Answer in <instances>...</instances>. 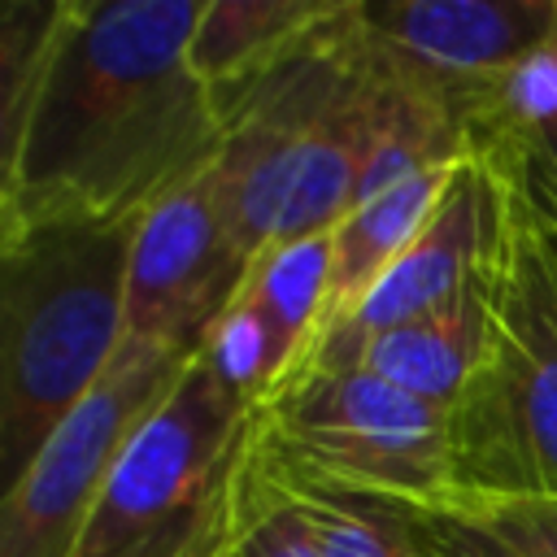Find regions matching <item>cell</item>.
Returning <instances> with one entry per match:
<instances>
[{"mask_svg":"<svg viewBox=\"0 0 557 557\" xmlns=\"http://www.w3.org/2000/svg\"><path fill=\"white\" fill-rule=\"evenodd\" d=\"M205 0H65L30 91L0 109V235L144 218L209 170L213 91L187 48Z\"/></svg>","mask_w":557,"mask_h":557,"instance_id":"cell-1","label":"cell"},{"mask_svg":"<svg viewBox=\"0 0 557 557\" xmlns=\"http://www.w3.org/2000/svg\"><path fill=\"white\" fill-rule=\"evenodd\" d=\"M139 218L0 235V487L9 492L65 413L104 379L126 331Z\"/></svg>","mask_w":557,"mask_h":557,"instance_id":"cell-2","label":"cell"},{"mask_svg":"<svg viewBox=\"0 0 557 557\" xmlns=\"http://www.w3.org/2000/svg\"><path fill=\"white\" fill-rule=\"evenodd\" d=\"M500 170L505 205L483 257L487 361L453 409L457 505L557 496V257L531 196Z\"/></svg>","mask_w":557,"mask_h":557,"instance_id":"cell-3","label":"cell"},{"mask_svg":"<svg viewBox=\"0 0 557 557\" xmlns=\"http://www.w3.org/2000/svg\"><path fill=\"white\" fill-rule=\"evenodd\" d=\"M257 431L261 405L205 348L191 352L122 448L70 557H200L226 548Z\"/></svg>","mask_w":557,"mask_h":557,"instance_id":"cell-4","label":"cell"},{"mask_svg":"<svg viewBox=\"0 0 557 557\" xmlns=\"http://www.w3.org/2000/svg\"><path fill=\"white\" fill-rule=\"evenodd\" d=\"M261 440L292 466L352 492L409 505H457L453 413L344 366L305 370L261 405Z\"/></svg>","mask_w":557,"mask_h":557,"instance_id":"cell-5","label":"cell"},{"mask_svg":"<svg viewBox=\"0 0 557 557\" xmlns=\"http://www.w3.org/2000/svg\"><path fill=\"white\" fill-rule=\"evenodd\" d=\"M187 352L122 339L104 379L44 440L0 500V557H70L122 448L183 374Z\"/></svg>","mask_w":557,"mask_h":557,"instance_id":"cell-6","label":"cell"},{"mask_svg":"<svg viewBox=\"0 0 557 557\" xmlns=\"http://www.w3.org/2000/svg\"><path fill=\"white\" fill-rule=\"evenodd\" d=\"M252 257L235 244L209 170L161 196L135 226L126 265L122 339L200 352L213 322L244 287Z\"/></svg>","mask_w":557,"mask_h":557,"instance_id":"cell-7","label":"cell"},{"mask_svg":"<svg viewBox=\"0 0 557 557\" xmlns=\"http://www.w3.org/2000/svg\"><path fill=\"white\" fill-rule=\"evenodd\" d=\"M500 205H505V170L492 161H479V157L461 161L453 170L435 213L426 218V226L405 244V252L379 274V283L309 352V361L296 374H305L313 366L339 370L352 361V352L366 339L453 305L483 270L487 244L500 222Z\"/></svg>","mask_w":557,"mask_h":557,"instance_id":"cell-8","label":"cell"},{"mask_svg":"<svg viewBox=\"0 0 557 557\" xmlns=\"http://www.w3.org/2000/svg\"><path fill=\"white\" fill-rule=\"evenodd\" d=\"M370 39L418 83L444 91L470 135L474 96L557 44V0H357Z\"/></svg>","mask_w":557,"mask_h":557,"instance_id":"cell-9","label":"cell"},{"mask_svg":"<svg viewBox=\"0 0 557 557\" xmlns=\"http://www.w3.org/2000/svg\"><path fill=\"white\" fill-rule=\"evenodd\" d=\"M483 361H487V283L479 270V278L453 305L366 339L348 366L370 370L405 387L409 396H422L453 413L474 387Z\"/></svg>","mask_w":557,"mask_h":557,"instance_id":"cell-10","label":"cell"},{"mask_svg":"<svg viewBox=\"0 0 557 557\" xmlns=\"http://www.w3.org/2000/svg\"><path fill=\"white\" fill-rule=\"evenodd\" d=\"M453 170L457 165H440V170H422L413 178H400L387 191L361 200L348 218H339L331 226V274H326V300H322V313H318L313 348L357 309V300L379 283V274L426 226V218L435 213V205H440Z\"/></svg>","mask_w":557,"mask_h":557,"instance_id":"cell-11","label":"cell"},{"mask_svg":"<svg viewBox=\"0 0 557 557\" xmlns=\"http://www.w3.org/2000/svg\"><path fill=\"white\" fill-rule=\"evenodd\" d=\"M344 0H205L187 61L218 109L270 74L305 35L339 13Z\"/></svg>","mask_w":557,"mask_h":557,"instance_id":"cell-12","label":"cell"},{"mask_svg":"<svg viewBox=\"0 0 557 557\" xmlns=\"http://www.w3.org/2000/svg\"><path fill=\"white\" fill-rule=\"evenodd\" d=\"M261 453L274 466L292 505L300 509V518L318 544V557H413L409 518H405L409 500L352 492L331 479H318V474L283 461L265 440H261Z\"/></svg>","mask_w":557,"mask_h":557,"instance_id":"cell-13","label":"cell"},{"mask_svg":"<svg viewBox=\"0 0 557 557\" xmlns=\"http://www.w3.org/2000/svg\"><path fill=\"white\" fill-rule=\"evenodd\" d=\"M326 274H331V231L270 244L265 252L252 257L244 287L235 292V300H244L265 322L278 352L287 357L283 379H292L313 348L318 313L326 300Z\"/></svg>","mask_w":557,"mask_h":557,"instance_id":"cell-14","label":"cell"},{"mask_svg":"<svg viewBox=\"0 0 557 557\" xmlns=\"http://www.w3.org/2000/svg\"><path fill=\"white\" fill-rule=\"evenodd\" d=\"M222 557H318V544H313L300 509L292 505L274 466L261 453V431H257V444L239 474Z\"/></svg>","mask_w":557,"mask_h":557,"instance_id":"cell-15","label":"cell"},{"mask_svg":"<svg viewBox=\"0 0 557 557\" xmlns=\"http://www.w3.org/2000/svg\"><path fill=\"white\" fill-rule=\"evenodd\" d=\"M413 557H527L470 505H405Z\"/></svg>","mask_w":557,"mask_h":557,"instance_id":"cell-16","label":"cell"},{"mask_svg":"<svg viewBox=\"0 0 557 557\" xmlns=\"http://www.w3.org/2000/svg\"><path fill=\"white\" fill-rule=\"evenodd\" d=\"M470 509H479L492 527H500L527 557H557V496H518Z\"/></svg>","mask_w":557,"mask_h":557,"instance_id":"cell-17","label":"cell"},{"mask_svg":"<svg viewBox=\"0 0 557 557\" xmlns=\"http://www.w3.org/2000/svg\"><path fill=\"white\" fill-rule=\"evenodd\" d=\"M500 165H509L518 174V183L548 209H557V122L531 131L513 152L496 157Z\"/></svg>","mask_w":557,"mask_h":557,"instance_id":"cell-18","label":"cell"},{"mask_svg":"<svg viewBox=\"0 0 557 557\" xmlns=\"http://www.w3.org/2000/svg\"><path fill=\"white\" fill-rule=\"evenodd\" d=\"M518 178V174H513ZM527 191V187H522ZM531 196V191H527ZM531 205H535V213H540V222H544V235H548V248H553V257H557V209H548V205H540L535 196H531Z\"/></svg>","mask_w":557,"mask_h":557,"instance_id":"cell-19","label":"cell"},{"mask_svg":"<svg viewBox=\"0 0 557 557\" xmlns=\"http://www.w3.org/2000/svg\"><path fill=\"white\" fill-rule=\"evenodd\" d=\"M222 553H226V548H213V553H200V557H222Z\"/></svg>","mask_w":557,"mask_h":557,"instance_id":"cell-20","label":"cell"}]
</instances>
